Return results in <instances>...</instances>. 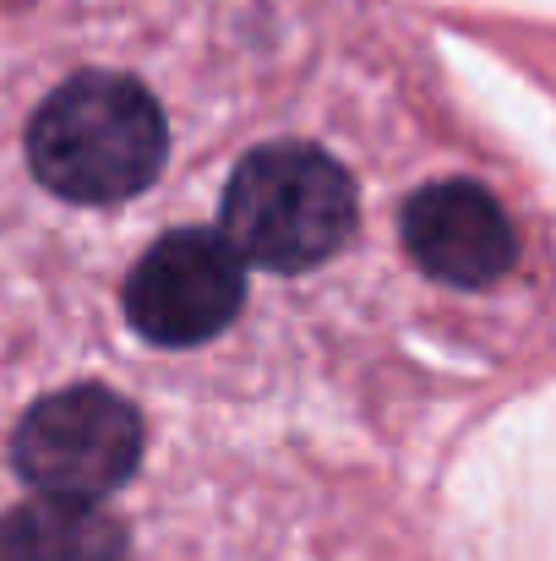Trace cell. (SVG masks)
Masks as SVG:
<instances>
[{
	"label": "cell",
	"mask_w": 556,
	"mask_h": 561,
	"mask_svg": "<svg viewBox=\"0 0 556 561\" xmlns=\"http://www.w3.org/2000/svg\"><path fill=\"white\" fill-rule=\"evenodd\" d=\"M164 153V110L143 82L115 71H82L60 82L27 126V164L38 186L82 207L126 202L154 186Z\"/></svg>",
	"instance_id": "obj_1"
},
{
	"label": "cell",
	"mask_w": 556,
	"mask_h": 561,
	"mask_svg": "<svg viewBox=\"0 0 556 561\" xmlns=\"http://www.w3.org/2000/svg\"><path fill=\"white\" fill-rule=\"evenodd\" d=\"M355 229V181L311 142L246 153L224 186V240L240 262L300 273L328 262Z\"/></svg>",
	"instance_id": "obj_2"
},
{
	"label": "cell",
	"mask_w": 556,
	"mask_h": 561,
	"mask_svg": "<svg viewBox=\"0 0 556 561\" xmlns=\"http://www.w3.org/2000/svg\"><path fill=\"white\" fill-rule=\"evenodd\" d=\"M11 463L38 496L99 502L143 463V414L110 387H66L38 398L16 436Z\"/></svg>",
	"instance_id": "obj_3"
},
{
	"label": "cell",
	"mask_w": 556,
	"mask_h": 561,
	"mask_svg": "<svg viewBox=\"0 0 556 561\" xmlns=\"http://www.w3.org/2000/svg\"><path fill=\"white\" fill-rule=\"evenodd\" d=\"M246 300V262L235 245L213 229H181L164 234L126 278L121 306L126 322L164 350H191L207 344L235 322Z\"/></svg>",
	"instance_id": "obj_4"
},
{
	"label": "cell",
	"mask_w": 556,
	"mask_h": 561,
	"mask_svg": "<svg viewBox=\"0 0 556 561\" xmlns=\"http://www.w3.org/2000/svg\"><path fill=\"white\" fill-rule=\"evenodd\" d=\"M404 245L420 273L447 289H491L519 262V234L502 202L475 181H431L404 207Z\"/></svg>",
	"instance_id": "obj_5"
},
{
	"label": "cell",
	"mask_w": 556,
	"mask_h": 561,
	"mask_svg": "<svg viewBox=\"0 0 556 561\" xmlns=\"http://www.w3.org/2000/svg\"><path fill=\"white\" fill-rule=\"evenodd\" d=\"M0 561H126V529L99 502L33 496L0 518Z\"/></svg>",
	"instance_id": "obj_6"
}]
</instances>
